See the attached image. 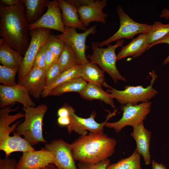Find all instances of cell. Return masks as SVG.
Returning a JSON list of instances; mask_svg holds the SVG:
<instances>
[{
  "mask_svg": "<svg viewBox=\"0 0 169 169\" xmlns=\"http://www.w3.org/2000/svg\"><path fill=\"white\" fill-rule=\"evenodd\" d=\"M0 37L9 46L24 56L30 39L23 0L11 7L0 2Z\"/></svg>",
  "mask_w": 169,
  "mask_h": 169,
  "instance_id": "6da1fadb",
  "label": "cell"
},
{
  "mask_svg": "<svg viewBox=\"0 0 169 169\" xmlns=\"http://www.w3.org/2000/svg\"><path fill=\"white\" fill-rule=\"evenodd\" d=\"M117 142L103 132L80 136L71 144L74 161L95 163L108 159L114 153Z\"/></svg>",
  "mask_w": 169,
  "mask_h": 169,
  "instance_id": "7a4b0ae2",
  "label": "cell"
},
{
  "mask_svg": "<svg viewBox=\"0 0 169 169\" xmlns=\"http://www.w3.org/2000/svg\"><path fill=\"white\" fill-rule=\"evenodd\" d=\"M47 109V105L43 104L37 107H23L24 120L18 125L15 132L23 136L32 146L40 142L47 143L43 136L42 125Z\"/></svg>",
  "mask_w": 169,
  "mask_h": 169,
  "instance_id": "3957f363",
  "label": "cell"
},
{
  "mask_svg": "<svg viewBox=\"0 0 169 169\" xmlns=\"http://www.w3.org/2000/svg\"><path fill=\"white\" fill-rule=\"evenodd\" d=\"M124 41V39L118 40L116 44L109 45L106 48L99 47L98 42H93L91 44L92 54L88 55L87 56L90 62L100 66L116 83L119 80L123 81H127L120 74L116 66V62L117 60L115 50L118 47H122Z\"/></svg>",
  "mask_w": 169,
  "mask_h": 169,
  "instance_id": "277c9868",
  "label": "cell"
},
{
  "mask_svg": "<svg viewBox=\"0 0 169 169\" xmlns=\"http://www.w3.org/2000/svg\"><path fill=\"white\" fill-rule=\"evenodd\" d=\"M151 77L150 84L146 87L142 85H126L124 89L120 90L114 89L107 84L105 87L108 88L106 92L110 93L113 98H115L122 105L130 103L136 105L139 102L149 101L155 96L158 92L153 87V84L157 77L154 70L150 73Z\"/></svg>",
  "mask_w": 169,
  "mask_h": 169,
  "instance_id": "5b68a950",
  "label": "cell"
},
{
  "mask_svg": "<svg viewBox=\"0 0 169 169\" xmlns=\"http://www.w3.org/2000/svg\"><path fill=\"white\" fill-rule=\"evenodd\" d=\"M151 102L149 101L136 105L130 103L122 105L120 110L123 113L121 118L114 122H106L105 126L114 129L119 132L127 126L135 127L143 122L151 112Z\"/></svg>",
  "mask_w": 169,
  "mask_h": 169,
  "instance_id": "8992f818",
  "label": "cell"
},
{
  "mask_svg": "<svg viewBox=\"0 0 169 169\" xmlns=\"http://www.w3.org/2000/svg\"><path fill=\"white\" fill-rule=\"evenodd\" d=\"M116 10L120 20L119 29L110 38L98 43L100 47L108 45L112 42L119 39L132 38L138 34L147 33L151 28V25L139 23L133 20L124 12L121 6H117Z\"/></svg>",
  "mask_w": 169,
  "mask_h": 169,
  "instance_id": "52a82bcc",
  "label": "cell"
},
{
  "mask_svg": "<svg viewBox=\"0 0 169 169\" xmlns=\"http://www.w3.org/2000/svg\"><path fill=\"white\" fill-rule=\"evenodd\" d=\"M30 31V40L18 72V81L24 78L32 68L37 54L52 32L51 29L44 28H36Z\"/></svg>",
  "mask_w": 169,
  "mask_h": 169,
  "instance_id": "ba28073f",
  "label": "cell"
},
{
  "mask_svg": "<svg viewBox=\"0 0 169 169\" xmlns=\"http://www.w3.org/2000/svg\"><path fill=\"white\" fill-rule=\"evenodd\" d=\"M97 26V24H95L80 33L76 32L75 28L65 27L64 33L56 36L57 38L62 39L71 46L75 52L80 65H82L89 61L85 54L88 47L85 44L86 40L89 35H94L96 33Z\"/></svg>",
  "mask_w": 169,
  "mask_h": 169,
  "instance_id": "9c48e42d",
  "label": "cell"
},
{
  "mask_svg": "<svg viewBox=\"0 0 169 169\" xmlns=\"http://www.w3.org/2000/svg\"><path fill=\"white\" fill-rule=\"evenodd\" d=\"M67 105L69 111V116L70 119V124L66 126L68 132L70 134L74 131L80 136L86 135L87 130L92 133L103 132V127L105 126L106 122L109 119L115 115L117 112V110H115L112 113H110L105 121L99 123L95 120L96 114L94 111L91 113L89 117L84 118L77 116L71 106L67 104Z\"/></svg>",
  "mask_w": 169,
  "mask_h": 169,
  "instance_id": "30bf717a",
  "label": "cell"
},
{
  "mask_svg": "<svg viewBox=\"0 0 169 169\" xmlns=\"http://www.w3.org/2000/svg\"><path fill=\"white\" fill-rule=\"evenodd\" d=\"M45 148L53 154V164L59 169H78L74 159L71 146L61 139L45 144Z\"/></svg>",
  "mask_w": 169,
  "mask_h": 169,
  "instance_id": "8fae6325",
  "label": "cell"
},
{
  "mask_svg": "<svg viewBox=\"0 0 169 169\" xmlns=\"http://www.w3.org/2000/svg\"><path fill=\"white\" fill-rule=\"evenodd\" d=\"M46 6V12L35 23L29 25V31L36 28H44L64 33L65 27L62 21L61 9L58 0L49 1Z\"/></svg>",
  "mask_w": 169,
  "mask_h": 169,
  "instance_id": "7c38bea8",
  "label": "cell"
},
{
  "mask_svg": "<svg viewBox=\"0 0 169 169\" xmlns=\"http://www.w3.org/2000/svg\"><path fill=\"white\" fill-rule=\"evenodd\" d=\"M18 102L23 107L35 106L27 89L18 84L13 86L0 85V107L1 109Z\"/></svg>",
  "mask_w": 169,
  "mask_h": 169,
  "instance_id": "4fadbf2b",
  "label": "cell"
},
{
  "mask_svg": "<svg viewBox=\"0 0 169 169\" xmlns=\"http://www.w3.org/2000/svg\"><path fill=\"white\" fill-rule=\"evenodd\" d=\"M52 153L45 148L23 152L17 162L16 169H41L53 164Z\"/></svg>",
  "mask_w": 169,
  "mask_h": 169,
  "instance_id": "5bb4252c",
  "label": "cell"
},
{
  "mask_svg": "<svg viewBox=\"0 0 169 169\" xmlns=\"http://www.w3.org/2000/svg\"><path fill=\"white\" fill-rule=\"evenodd\" d=\"M46 70L33 67L27 75L18 83L26 88L30 95L35 99L40 98L46 86Z\"/></svg>",
  "mask_w": 169,
  "mask_h": 169,
  "instance_id": "9a60e30c",
  "label": "cell"
},
{
  "mask_svg": "<svg viewBox=\"0 0 169 169\" xmlns=\"http://www.w3.org/2000/svg\"><path fill=\"white\" fill-rule=\"evenodd\" d=\"M107 0H97L92 3L78 8L79 18L86 27L92 22L106 24L105 18L107 14L103 11L106 6Z\"/></svg>",
  "mask_w": 169,
  "mask_h": 169,
  "instance_id": "2e32d148",
  "label": "cell"
},
{
  "mask_svg": "<svg viewBox=\"0 0 169 169\" xmlns=\"http://www.w3.org/2000/svg\"><path fill=\"white\" fill-rule=\"evenodd\" d=\"M18 107L12 109V106H8L0 110V146H2L10 137V133L15 131L20 122L18 121L12 126L10 125L17 120L24 117V114L19 112L14 115L9 113L17 110Z\"/></svg>",
  "mask_w": 169,
  "mask_h": 169,
  "instance_id": "e0dca14e",
  "label": "cell"
},
{
  "mask_svg": "<svg viewBox=\"0 0 169 169\" xmlns=\"http://www.w3.org/2000/svg\"><path fill=\"white\" fill-rule=\"evenodd\" d=\"M151 132L144 127L143 122L133 128L131 136L135 139L136 144V149L143 156L145 164L151 162L150 152Z\"/></svg>",
  "mask_w": 169,
  "mask_h": 169,
  "instance_id": "ac0fdd59",
  "label": "cell"
},
{
  "mask_svg": "<svg viewBox=\"0 0 169 169\" xmlns=\"http://www.w3.org/2000/svg\"><path fill=\"white\" fill-rule=\"evenodd\" d=\"M58 2L62 10V20L65 27L85 31L87 28L79 18L78 8L66 0H58Z\"/></svg>",
  "mask_w": 169,
  "mask_h": 169,
  "instance_id": "d6986e66",
  "label": "cell"
},
{
  "mask_svg": "<svg viewBox=\"0 0 169 169\" xmlns=\"http://www.w3.org/2000/svg\"><path fill=\"white\" fill-rule=\"evenodd\" d=\"M146 33H142L133 39L126 46L122 47L117 55V60L129 56L138 57L148 49Z\"/></svg>",
  "mask_w": 169,
  "mask_h": 169,
  "instance_id": "ffe728a7",
  "label": "cell"
},
{
  "mask_svg": "<svg viewBox=\"0 0 169 169\" xmlns=\"http://www.w3.org/2000/svg\"><path fill=\"white\" fill-rule=\"evenodd\" d=\"M22 54L13 49L0 39V63L1 65L11 68L19 69L23 59Z\"/></svg>",
  "mask_w": 169,
  "mask_h": 169,
  "instance_id": "44dd1931",
  "label": "cell"
},
{
  "mask_svg": "<svg viewBox=\"0 0 169 169\" xmlns=\"http://www.w3.org/2000/svg\"><path fill=\"white\" fill-rule=\"evenodd\" d=\"M81 97L89 100H98L115 108L112 95L105 91L101 87L91 83H88L84 89L79 93Z\"/></svg>",
  "mask_w": 169,
  "mask_h": 169,
  "instance_id": "7402d4cb",
  "label": "cell"
},
{
  "mask_svg": "<svg viewBox=\"0 0 169 169\" xmlns=\"http://www.w3.org/2000/svg\"><path fill=\"white\" fill-rule=\"evenodd\" d=\"M5 143L0 146V150L3 151L6 157H8L12 153L16 151L23 152L35 150L31 144L15 132Z\"/></svg>",
  "mask_w": 169,
  "mask_h": 169,
  "instance_id": "603a6c76",
  "label": "cell"
},
{
  "mask_svg": "<svg viewBox=\"0 0 169 169\" xmlns=\"http://www.w3.org/2000/svg\"><path fill=\"white\" fill-rule=\"evenodd\" d=\"M82 70V65L79 64L63 72L55 80L45 87L41 96L46 97L49 96L53 90L72 79L81 77Z\"/></svg>",
  "mask_w": 169,
  "mask_h": 169,
  "instance_id": "cb8c5ba5",
  "label": "cell"
},
{
  "mask_svg": "<svg viewBox=\"0 0 169 169\" xmlns=\"http://www.w3.org/2000/svg\"><path fill=\"white\" fill-rule=\"evenodd\" d=\"M82 66L81 77L86 81L95 84L101 88L106 83L104 71L96 64L89 61Z\"/></svg>",
  "mask_w": 169,
  "mask_h": 169,
  "instance_id": "d4e9b609",
  "label": "cell"
},
{
  "mask_svg": "<svg viewBox=\"0 0 169 169\" xmlns=\"http://www.w3.org/2000/svg\"><path fill=\"white\" fill-rule=\"evenodd\" d=\"M23 1L26 19L29 25L35 23L42 17L49 1L48 0Z\"/></svg>",
  "mask_w": 169,
  "mask_h": 169,
  "instance_id": "484cf974",
  "label": "cell"
},
{
  "mask_svg": "<svg viewBox=\"0 0 169 169\" xmlns=\"http://www.w3.org/2000/svg\"><path fill=\"white\" fill-rule=\"evenodd\" d=\"M87 83L81 77L77 78L53 90L49 96H60L69 92L79 93L84 89Z\"/></svg>",
  "mask_w": 169,
  "mask_h": 169,
  "instance_id": "4316f807",
  "label": "cell"
},
{
  "mask_svg": "<svg viewBox=\"0 0 169 169\" xmlns=\"http://www.w3.org/2000/svg\"><path fill=\"white\" fill-rule=\"evenodd\" d=\"M57 62L62 72L80 64L74 50L66 43Z\"/></svg>",
  "mask_w": 169,
  "mask_h": 169,
  "instance_id": "83f0119b",
  "label": "cell"
},
{
  "mask_svg": "<svg viewBox=\"0 0 169 169\" xmlns=\"http://www.w3.org/2000/svg\"><path fill=\"white\" fill-rule=\"evenodd\" d=\"M141 156L136 149L131 156L116 163L110 164L106 169H141Z\"/></svg>",
  "mask_w": 169,
  "mask_h": 169,
  "instance_id": "f1b7e54d",
  "label": "cell"
},
{
  "mask_svg": "<svg viewBox=\"0 0 169 169\" xmlns=\"http://www.w3.org/2000/svg\"><path fill=\"white\" fill-rule=\"evenodd\" d=\"M169 34V24H163L160 22L156 21L151 25L146 33L147 43L149 45Z\"/></svg>",
  "mask_w": 169,
  "mask_h": 169,
  "instance_id": "f546056e",
  "label": "cell"
},
{
  "mask_svg": "<svg viewBox=\"0 0 169 169\" xmlns=\"http://www.w3.org/2000/svg\"><path fill=\"white\" fill-rule=\"evenodd\" d=\"M45 45L46 49L54 54L57 62L64 49L65 42L55 35L51 34L47 38Z\"/></svg>",
  "mask_w": 169,
  "mask_h": 169,
  "instance_id": "4dcf8cb0",
  "label": "cell"
},
{
  "mask_svg": "<svg viewBox=\"0 0 169 169\" xmlns=\"http://www.w3.org/2000/svg\"><path fill=\"white\" fill-rule=\"evenodd\" d=\"M19 70L17 68H11L0 64V83L7 86H13L17 84L15 76Z\"/></svg>",
  "mask_w": 169,
  "mask_h": 169,
  "instance_id": "1f68e13d",
  "label": "cell"
},
{
  "mask_svg": "<svg viewBox=\"0 0 169 169\" xmlns=\"http://www.w3.org/2000/svg\"><path fill=\"white\" fill-rule=\"evenodd\" d=\"M62 72L57 62L55 63L46 71V86L55 80Z\"/></svg>",
  "mask_w": 169,
  "mask_h": 169,
  "instance_id": "d6a6232c",
  "label": "cell"
},
{
  "mask_svg": "<svg viewBox=\"0 0 169 169\" xmlns=\"http://www.w3.org/2000/svg\"><path fill=\"white\" fill-rule=\"evenodd\" d=\"M46 48L45 43L41 47L38 51L34 60L33 67L45 69V53Z\"/></svg>",
  "mask_w": 169,
  "mask_h": 169,
  "instance_id": "836d02e7",
  "label": "cell"
},
{
  "mask_svg": "<svg viewBox=\"0 0 169 169\" xmlns=\"http://www.w3.org/2000/svg\"><path fill=\"white\" fill-rule=\"evenodd\" d=\"M110 163L109 159L93 164L79 162L78 164L79 169H106Z\"/></svg>",
  "mask_w": 169,
  "mask_h": 169,
  "instance_id": "e575fe53",
  "label": "cell"
},
{
  "mask_svg": "<svg viewBox=\"0 0 169 169\" xmlns=\"http://www.w3.org/2000/svg\"><path fill=\"white\" fill-rule=\"evenodd\" d=\"M17 162L14 158L5 157L0 159V169H16Z\"/></svg>",
  "mask_w": 169,
  "mask_h": 169,
  "instance_id": "d590c367",
  "label": "cell"
},
{
  "mask_svg": "<svg viewBox=\"0 0 169 169\" xmlns=\"http://www.w3.org/2000/svg\"><path fill=\"white\" fill-rule=\"evenodd\" d=\"M56 62H57L54 54L50 50L46 49L45 58L46 70H47Z\"/></svg>",
  "mask_w": 169,
  "mask_h": 169,
  "instance_id": "8d00e7d4",
  "label": "cell"
},
{
  "mask_svg": "<svg viewBox=\"0 0 169 169\" xmlns=\"http://www.w3.org/2000/svg\"><path fill=\"white\" fill-rule=\"evenodd\" d=\"M166 43L169 44V34L163 37L161 39L154 42L150 45L148 47V49L153 46H154L160 44ZM169 62V55L166 59H165L163 62V64L166 65Z\"/></svg>",
  "mask_w": 169,
  "mask_h": 169,
  "instance_id": "74e56055",
  "label": "cell"
},
{
  "mask_svg": "<svg viewBox=\"0 0 169 169\" xmlns=\"http://www.w3.org/2000/svg\"><path fill=\"white\" fill-rule=\"evenodd\" d=\"M66 1L78 8L80 7L88 5L95 1L94 0H67Z\"/></svg>",
  "mask_w": 169,
  "mask_h": 169,
  "instance_id": "f35d334b",
  "label": "cell"
},
{
  "mask_svg": "<svg viewBox=\"0 0 169 169\" xmlns=\"http://www.w3.org/2000/svg\"><path fill=\"white\" fill-rule=\"evenodd\" d=\"M57 115L59 117H66L69 116V111L67 104L59 108L57 111Z\"/></svg>",
  "mask_w": 169,
  "mask_h": 169,
  "instance_id": "ab89813d",
  "label": "cell"
},
{
  "mask_svg": "<svg viewBox=\"0 0 169 169\" xmlns=\"http://www.w3.org/2000/svg\"><path fill=\"white\" fill-rule=\"evenodd\" d=\"M58 124L61 126L69 125L70 123V119L69 116L66 117H59L57 119Z\"/></svg>",
  "mask_w": 169,
  "mask_h": 169,
  "instance_id": "60d3db41",
  "label": "cell"
},
{
  "mask_svg": "<svg viewBox=\"0 0 169 169\" xmlns=\"http://www.w3.org/2000/svg\"><path fill=\"white\" fill-rule=\"evenodd\" d=\"M20 0H1L0 2L6 6L11 7L18 3Z\"/></svg>",
  "mask_w": 169,
  "mask_h": 169,
  "instance_id": "b9f144b4",
  "label": "cell"
},
{
  "mask_svg": "<svg viewBox=\"0 0 169 169\" xmlns=\"http://www.w3.org/2000/svg\"><path fill=\"white\" fill-rule=\"evenodd\" d=\"M152 169H167L166 167L162 163H158L155 161L152 162Z\"/></svg>",
  "mask_w": 169,
  "mask_h": 169,
  "instance_id": "7bdbcfd3",
  "label": "cell"
},
{
  "mask_svg": "<svg viewBox=\"0 0 169 169\" xmlns=\"http://www.w3.org/2000/svg\"><path fill=\"white\" fill-rule=\"evenodd\" d=\"M160 18H164L166 19L169 18V10L165 8L162 11L160 16Z\"/></svg>",
  "mask_w": 169,
  "mask_h": 169,
  "instance_id": "ee69618b",
  "label": "cell"
},
{
  "mask_svg": "<svg viewBox=\"0 0 169 169\" xmlns=\"http://www.w3.org/2000/svg\"><path fill=\"white\" fill-rule=\"evenodd\" d=\"M41 169H59L54 165L50 164L45 167Z\"/></svg>",
  "mask_w": 169,
  "mask_h": 169,
  "instance_id": "f6af8a7d",
  "label": "cell"
}]
</instances>
